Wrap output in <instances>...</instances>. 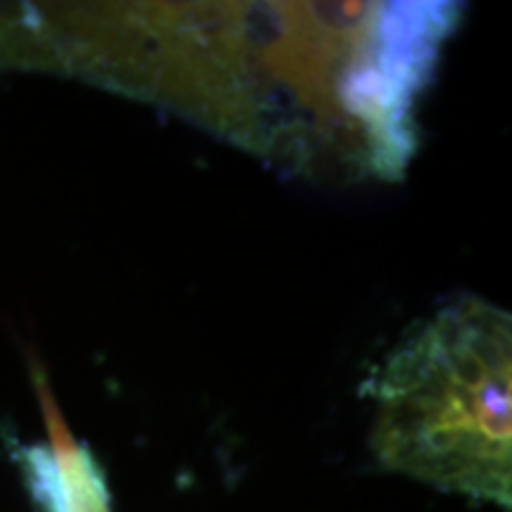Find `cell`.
Wrapping results in <instances>:
<instances>
[{"instance_id": "6da1fadb", "label": "cell", "mask_w": 512, "mask_h": 512, "mask_svg": "<svg viewBox=\"0 0 512 512\" xmlns=\"http://www.w3.org/2000/svg\"><path fill=\"white\" fill-rule=\"evenodd\" d=\"M91 72L294 169L389 176L451 29L444 3L157 5L86 12Z\"/></svg>"}, {"instance_id": "7a4b0ae2", "label": "cell", "mask_w": 512, "mask_h": 512, "mask_svg": "<svg viewBox=\"0 0 512 512\" xmlns=\"http://www.w3.org/2000/svg\"><path fill=\"white\" fill-rule=\"evenodd\" d=\"M373 451L392 472L510 505V316L467 297L403 337L373 382Z\"/></svg>"}, {"instance_id": "3957f363", "label": "cell", "mask_w": 512, "mask_h": 512, "mask_svg": "<svg viewBox=\"0 0 512 512\" xmlns=\"http://www.w3.org/2000/svg\"><path fill=\"white\" fill-rule=\"evenodd\" d=\"M29 467L43 512H110L98 467L69 439L31 453Z\"/></svg>"}]
</instances>
